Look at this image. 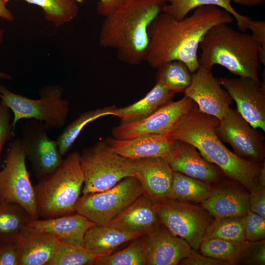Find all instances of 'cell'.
Here are the masks:
<instances>
[{
  "instance_id": "1",
  "label": "cell",
  "mask_w": 265,
  "mask_h": 265,
  "mask_svg": "<svg viewBox=\"0 0 265 265\" xmlns=\"http://www.w3.org/2000/svg\"><path fill=\"white\" fill-rule=\"evenodd\" d=\"M234 20L223 8L211 5L194 9L192 14L181 20L162 12L148 27L146 61L156 69L169 61H181L193 73L200 67L198 50L205 33L216 25L229 24Z\"/></svg>"
},
{
  "instance_id": "2",
  "label": "cell",
  "mask_w": 265,
  "mask_h": 265,
  "mask_svg": "<svg viewBox=\"0 0 265 265\" xmlns=\"http://www.w3.org/2000/svg\"><path fill=\"white\" fill-rule=\"evenodd\" d=\"M166 3L164 0H126L105 16L99 31L101 47L116 50L121 61L131 65L146 61L148 27Z\"/></svg>"
},
{
  "instance_id": "3",
  "label": "cell",
  "mask_w": 265,
  "mask_h": 265,
  "mask_svg": "<svg viewBox=\"0 0 265 265\" xmlns=\"http://www.w3.org/2000/svg\"><path fill=\"white\" fill-rule=\"evenodd\" d=\"M218 121L201 111L197 106L168 135L194 146L204 159L250 191L258 185L257 178L263 162L243 159L228 149L216 132Z\"/></svg>"
},
{
  "instance_id": "4",
  "label": "cell",
  "mask_w": 265,
  "mask_h": 265,
  "mask_svg": "<svg viewBox=\"0 0 265 265\" xmlns=\"http://www.w3.org/2000/svg\"><path fill=\"white\" fill-rule=\"evenodd\" d=\"M199 48L200 66L212 70L214 65H219L235 75L261 83V49L251 34L235 29L226 23L218 24L205 33Z\"/></svg>"
},
{
  "instance_id": "5",
  "label": "cell",
  "mask_w": 265,
  "mask_h": 265,
  "mask_svg": "<svg viewBox=\"0 0 265 265\" xmlns=\"http://www.w3.org/2000/svg\"><path fill=\"white\" fill-rule=\"evenodd\" d=\"M84 182L80 153L75 151L33 186L39 217L52 218L76 212Z\"/></svg>"
},
{
  "instance_id": "6",
  "label": "cell",
  "mask_w": 265,
  "mask_h": 265,
  "mask_svg": "<svg viewBox=\"0 0 265 265\" xmlns=\"http://www.w3.org/2000/svg\"><path fill=\"white\" fill-rule=\"evenodd\" d=\"M63 88L59 85L43 87L40 97L31 99L15 94L0 85L1 102L12 111V125L14 129L22 119L43 122L48 130L58 129L65 125L69 111V102L62 98Z\"/></svg>"
},
{
  "instance_id": "7",
  "label": "cell",
  "mask_w": 265,
  "mask_h": 265,
  "mask_svg": "<svg viewBox=\"0 0 265 265\" xmlns=\"http://www.w3.org/2000/svg\"><path fill=\"white\" fill-rule=\"evenodd\" d=\"M80 160L84 176L83 194L106 190L134 177L132 160L112 151L106 140L84 148Z\"/></svg>"
},
{
  "instance_id": "8",
  "label": "cell",
  "mask_w": 265,
  "mask_h": 265,
  "mask_svg": "<svg viewBox=\"0 0 265 265\" xmlns=\"http://www.w3.org/2000/svg\"><path fill=\"white\" fill-rule=\"evenodd\" d=\"M143 194L138 180L128 177L106 190L83 194L77 202L76 212L96 225H106Z\"/></svg>"
},
{
  "instance_id": "9",
  "label": "cell",
  "mask_w": 265,
  "mask_h": 265,
  "mask_svg": "<svg viewBox=\"0 0 265 265\" xmlns=\"http://www.w3.org/2000/svg\"><path fill=\"white\" fill-rule=\"evenodd\" d=\"M159 221L172 233L185 239L192 248L199 249L212 221L202 206L169 199L153 203Z\"/></svg>"
},
{
  "instance_id": "10",
  "label": "cell",
  "mask_w": 265,
  "mask_h": 265,
  "mask_svg": "<svg viewBox=\"0 0 265 265\" xmlns=\"http://www.w3.org/2000/svg\"><path fill=\"white\" fill-rule=\"evenodd\" d=\"M21 139L9 146L2 169L0 170V200L21 206L31 219L39 218L33 186L26 164Z\"/></svg>"
},
{
  "instance_id": "11",
  "label": "cell",
  "mask_w": 265,
  "mask_h": 265,
  "mask_svg": "<svg viewBox=\"0 0 265 265\" xmlns=\"http://www.w3.org/2000/svg\"><path fill=\"white\" fill-rule=\"evenodd\" d=\"M197 106L191 99L185 95L178 101H169L142 120L120 124L112 128V133L114 138L119 139L148 134L168 135Z\"/></svg>"
},
{
  "instance_id": "12",
  "label": "cell",
  "mask_w": 265,
  "mask_h": 265,
  "mask_svg": "<svg viewBox=\"0 0 265 265\" xmlns=\"http://www.w3.org/2000/svg\"><path fill=\"white\" fill-rule=\"evenodd\" d=\"M215 131L220 140L228 143L239 157L258 163L264 161V135L253 128L237 109L229 107L218 121Z\"/></svg>"
},
{
  "instance_id": "13",
  "label": "cell",
  "mask_w": 265,
  "mask_h": 265,
  "mask_svg": "<svg viewBox=\"0 0 265 265\" xmlns=\"http://www.w3.org/2000/svg\"><path fill=\"white\" fill-rule=\"evenodd\" d=\"M21 140L26 158L39 180L55 169L63 159L56 140L51 139L43 122L30 119L21 126Z\"/></svg>"
},
{
  "instance_id": "14",
  "label": "cell",
  "mask_w": 265,
  "mask_h": 265,
  "mask_svg": "<svg viewBox=\"0 0 265 265\" xmlns=\"http://www.w3.org/2000/svg\"><path fill=\"white\" fill-rule=\"evenodd\" d=\"M219 81L232 100L237 110L254 129L265 132V84L251 79L219 77Z\"/></svg>"
},
{
  "instance_id": "15",
  "label": "cell",
  "mask_w": 265,
  "mask_h": 265,
  "mask_svg": "<svg viewBox=\"0 0 265 265\" xmlns=\"http://www.w3.org/2000/svg\"><path fill=\"white\" fill-rule=\"evenodd\" d=\"M184 93L196 104L201 111L219 120L233 103L228 93L212 70L201 66L192 73L191 83Z\"/></svg>"
},
{
  "instance_id": "16",
  "label": "cell",
  "mask_w": 265,
  "mask_h": 265,
  "mask_svg": "<svg viewBox=\"0 0 265 265\" xmlns=\"http://www.w3.org/2000/svg\"><path fill=\"white\" fill-rule=\"evenodd\" d=\"M146 265H176L192 250L188 243L172 233L160 221L145 235Z\"/></svg>"
},
{
  "instance_id": "17",
  "label": "cell",
  "mask_w": 265,
  "mask_h": 265,
  "mask_svg": "<svg viewBox=\"0 0 265 265\" xmlns=\"http://www.w3.org/2000/svg\"><path fill=\"white\" fill-rule=\"evenodd\" d=\"M174 172L206 182L220 180L223 172L215 165L207 161L192 145L176 141L167 156L163 159Z\"/></svg>"
},
{
  "instance_id": "18",
  "label": "cell",
  "mask_w": 265,
  "mask_h": 265,
  "mask_svg": "<svg viewBox=\"0 0 265 265\" xmlns=\"http://www.w3.org/2000/svg\"><path fill=\"white\" fill-rule=\"evenodd\" d=\"M134 177L153 203L167 199L174 171L168 163L160 158L132 160Z\"/></svg>"
},
{
  "instance_id": "19",
  "label": "cell",
  "mask_w": 265,
  "mask_h": 265,
  "mask_svg": "<svg viewBox=\"0 0 265 265\" xmlns=\"http://www.w3.org/2000/svg\"><path fill=\"white\" fill-rule=\"evenodd\" d=\"M114 152L130 160L166 157L176 140L163 134H144L127 139H106Z\"/></svg>"
},
{
  "instance_id": "20",
  "label": "cell",
  "mask_w": 265,
  "mask_h": 265,
  "mask_svg": "<svg viewBox=\"0 0 265 265\" xmlns=\"http://www.w3.org/2000/svg\"><path fill=\"white\" fill-rule=\"evenodd\" d=\"M14 241L19 265H46L53 255L59 240L51 234L39 232L26 225Z\"/></svg>"
},
{
  "instance_id": "21",
  "label": "cell",
  "mask_w": 265,
  "mask_h": 265,
  "mask_svg": "<svg viewBox=\"0 0 265 265\" xmlns=\"http://www.w3.org/2000/svg\"><path fill=\"white\" fill-rule=\"evenodd\" d=\"M95 224L77 212L52 218L30 219L26 223L27 226L51 234L59 240L83 246L86 231Z\"/></svg>"
},
{
  "instance_id": "22",
  "label": "cell",
  "mask_w": 265,
  "mask_h": 265,
  "mask_svg": "<svg viewBox=\"0 0 265 265\" xmlns=\"http://www.w3.org/2000/svg\"><path fill=\"white\" fill-rule=\"evenodd\" d=\"M159 222L153 209V202L143 194L106 225L128 232L147 235L156 228Z\"/></svg>"
},
{
  "instance_id": "23",
  "label": "cell",
  "mask_w": 265,
  "mask_h": 265,
  "mask_svg": "<svg viewBox=\"0 0 265 265\" xmlns=\"http://www.w3.org/2000/svg\"><path fill=\"white\" fill-rule=\"evenodd\" d=\"M250 194L232 187L214 189L201 206L215 218L243 216L250 211Z\"/></svg>"
},
{
  "instance_id": "24",
  "label": "cell",
  "mask_w": 265,
  "mask_h": 265,
  "mask_svg": "<svg viewBox=\"0 0 265 265\" xmlns=\"http://www.w3.org/2000/svg\"><path fill=\"white\" fill-rule=\"evenodd\" d=\"M141 233L124 231L109 225L95 224L86 232L84 247L94 255L105 256L113 253L123 244L140 238Z\"/></svg>"
},
{
  "instance_id": "25",
  "label": "cell",
  "mask_w": 265,
  "mask_h": 265,
  "mask_svg": "<svg viewBox=\"0 0 265 265\" xmlns=\"http://www.w3.org/2000/svg\"><path fill=\"white\" fill-rule=\"evenodd\" d=\"M176 93L161 83L156 82L153 88L141 100L127 106L115 110L120 124H127L142 120L171 101Z\"/></svg>"
},
{
  "instance_id": "26",
  "label": "cell",
  "mask_w": 265,
  "mask_h": 265,
  "mask_svg": "<svg viewBox=\"0 0 265 265\" xmlns=\"http://www.w3.org/2000/svg\"><path fill=\"white\" fill-rule=\"evenodd\" d=\"M168 4L164 6L163 12L166 13L177 20H181L194 9L204 5L220 7L231 14L237 22L238 30L246 32L251 18L237 12L232 6L230 0H164Z\"/></svg>"
},
{
  "instance_id": "27",
  "label": "cell",
  "mask_w": 265,
  "mask_h": 265,
  "mask_svg": "<svg viewBox=\"0 0 265 265\" xmlns=\"http://www.w3.org/2000/svg\"><path fill=\"white\" fill-rule=\"evenodd\" d=\"M213 190L208 183L174 172L167 199L201 203L211 196Z\"/></svg>"
},
{
  "instance_id": "28",
  "label": "cell",
  "mask_w": 265,
  "mask_h": 265,
  "mask_svg": "<svg viewBox=\"0 0 265 265\" xmlns=\"http://www.w3.org/2000/svg\"><path fill=\"white\" fill-rule=\"evenodd\" d=\"M7 3L11 0H3ZM40 7L45 19L56 27L76 19L79 11V4L82 0H22Z\"/></svg>"
},
{
  "instance_id": "29",
  "label": "cell",
  "mask_w": 265,
  "mask_h": 265,
  "mask_svg": "<svg viewBox=\"0 0 265 265\" xmlns=\"http://www.w3.org/2000/svg\"><path fill=\"white\" fill-rule=\"evenodd\" d=\"M116 108L115 106H106L80 114L64 129L56 139L60 154L63 156L71 149L75 141L87 124L105 116H114Z\"/></svg>"
},
{
  "instance_id": "30",
  "label": "cell",
  "mask_w": 265,
  "mask_h": 265,
  "mask_svg": "<svg viewBox=\"0 0 265 265\" xmlns=\"http://www.w3.org/2000/svg\"><path fill=\"white\" fill-rule=\"evenodd\" d=\"M30 219L28 212L20 205L0 200V241L14 240Z\"/></svg>"
},
{
  "instance_id": "31",
  "label": "cell",
  "mask_w": 265,
  "mask_h": 265,
  "mask_svg": "<svg viewBox=\"0 0 265 265\" xmlns=\"http://www.w3.org/2000/svg\"><path fill=\"white\" fill-rule=\"evenodd\" d=\"M248 241L238 242L219 238L204 240L199 249L202 254L234 265L245 259Z\"/></svg>"
},
{
  "instance_id": "32",
  "label": "cell",
  "mask_w": 265,
  "mask_h": 265,
  "mask_svg": "<svg viewBox=\"0 0 265 265\" xmlns=\"http://www.w3.org/2000/svg\"><path fill=\"white\" fill-rule=\"evenodd\" d=\"M157 69L156 82L161 83L175 93L184 92L191 83L192 73L181 61L166 62Z\"/></svg>"
},
{
  "instance_id": "33",
  "label": "cell",
  "mask_w": 265,
  "mask_h": 265,
  "mask_svg": "<svg viewBox=\"0 0 265 265\" xmlns=\"http://www.w3.org/2000/svg\"><path fill=\"white\" fill-rule=\"evenodd\" d=\"M122 250L96 257L95 265H146L145 235Z\"/></svg>"
},
{
  "instance_id": "34",
  "label": "cell",
  "mask_w": 265,
  "mask_h": 265,
  "mask_svg": "<svg viewBox=\"0 0 265 265\" xmlns=\"http://www.w3.org/2000/svg\"><path fill=\"white\" fill-rule=\"evenodd\" d=\"M210 238L238 242L246 241L244 235V216L215 218L205 236V239Z\"/></svg>"
},
{
  "instance_id": "35",
  "label": "cell",
  "mask_w": 265,
  "mask_h": 265,
  "mask_svg": "<svg viewBox=\"0 0 265 265\" xmlns=\"http://www.w3.org/2000/svg\"><path fill=\"white\" fill-rule=\"evenodd\" d=\"M96 257L84 246L59 240L53 255L46 265H93Z\"/></svg>"
},
{
  "instance_id": "36",
  "label": "cell",
  "mask_w": 265,
  "mask_h": 265,
  "mask_svg": "<svg viewBox=\"0 0 265 265\" xmlns=\"http://www.w3.org/2000/svg\"><path fill=\"white\" fill-rule=\"evenodd\" d=\"M244 230L245 240L256 242L265 238V218L249 211L244 216Z\"/></svg>"
},
{
  "instance_id": "37",
  "label": "cell",
  "mask_w": 265,
  "mask_h": 265,
  "mask_svg": "<svg viewBox=\"0 0 265 265\" xmlns=\"http://www.w3.org/2000/svg\"><path fill=\"white\" fill-rule=\"evenodd\" d=\"M9 108L0 102V156L4 144L14 135Z\"/></svg>"
},
{
  "instance_id": "38",
  "label": "cell",
  "mask_w": 265,
  "mask_h": 265,
  "mask_svg": "<svg viewBox=\"0 0 265 265\" xmlns=\"http://www.w3.org/2000/svg\"><path fill=\"white\" fill-rule=\"evenodd\" d=\"M245 259L250 264L264 265L265 264V240L256 242L248 241Z\"/></svg>"
},
{
  "instance_id": "39",
  "label": "cell",
  "mask_w": 265,
  "mask_h": 265,
  "mask_svg": "<svg viewBox=\"0 0 265 265\" xmlns=\"http://www.w3.org/2000/svg\"><path fill=\"white\" fill-rule=\"evenodd\" d=\"M0 265H19V254L14 240L0 241Z\"/></svg>"
},
{
  "instance_id": "40",
  "label": "cell",
  "mask_w": 265,
  "mask_h": 265,
  "mask_svg": "<svg viewBox=\"0 0 265 265\" xmlns=\"http://www.w3.org/2000/svg\"><path fill=\"white\" fill-rule=\"evenodd\" d=\"M250 192V210L265 218V187L257 185Z\"/></svg>"
},
{
  "instance_id": "41",
  "label": "cell",
  "mask_w": 265,
  "mask_h": 265,
  "mask_svg": "<svg viewBox=\"0 0 265 265\" xmlns=\"http://www.w3.org/2000/svg\"><path fill=\"white\" fill-rule=\"evenodd\" d=\"M248 29L255 37L261 47V52L259 56L261 63L265 65V21L251 19L248 24Z\"/></svg>"
},
{
  "instance_id": "42",
  "label": "cell",
  "mask_w": 265,
  "mask_h": 265,
  "mask_svg": "<svg viewBox=\"0 0 265 265\" xmlns=\"http://www.w3.org/2000/svg\"><path fill=\"white\" fill-rule=\"evenodd\" d=\"M183 265H229L230 264L221 260L201 255L192 249L191 253L179 263Z\"/></svg>"
},
{
  "instance_id": "43",
  "label": "cell",
  "mask_w": 265,
  "mask_h": 265,
  "mask_svg": "<svg viewBox=\"0 0 265 265\" xmlns=\"http://www.w3.org/2000/svg\"><path fill=\"white\" fill-rule=\"evenodd\" d=\"M126 0H99L97 3L98 13L104 17L106 16L116 9Z\"/></svg>"
},
{
  "instance_id": "44",
  "label": "cell",
  "mask_w": 265,
  "mask_h": 265,
  "mask_svg": "<svg viewBox=\"0 0 265 265\" xmlns=\"http://www.w3.org/2000/svg\"><path fill=\"white\" fill-rule=\"evenodd\" d=\"M6 4L3 0H0V18L8 21H12L14 19V16L7 7Z\"/></svg>"
},
{
  "instance_id": "45",
  "label": "cell",
  "mask_w": 265,
  "mask_h": 265,
  "mask_svg": "<svg viewBox=\"0 0 265 265\" xmlns=\"http://www.w3.org/2000/svg\"><path fill=\"white\" fill-rule=\"evenodd\" d=\"M238 4L247 7H252L264 3L265 0H230Z\"/></svg>"
},
{
  "instance_id": "46",
  "label": "cell",
  "mask_w": 265,
  "mask_h": 265,
  "mask_svg": "<svg viewBox=\"0 0 265 265\" xmlns=\"http://www.w3.org/2000/svg\"><path fill=\"white\" fill-rule=\"evenodd\" d=\"M258 186L265 187V162L263 163L257 178Z\"/></svg>"
},
{
  "instance_id": "47",
  "label": "cell",
  "mask_w": 265,
  "mask_h": 265,
  "mask_svg": "<svg viewBox=\"0 0 265 265\" xmlns=\"http://www.w3.org/2000/svg\"><path fill=\"white\" fill-rule=\"evenodd\" d=\"M0 78L5 79H11V77L8 74L0 72Z\"/></svg>"
},
{
  "instance_id": "48",
  "label": "cell",
  "mask_w": 265,
  "mask_h": 265,
  "mask_svg": "<svg viewBox=\"0 0 265 265\" xmlns=\"http://www.w3.org/2000/svg\"><path fill=\"white\" fill-rule=\"evenodd\" d=\"M3 34L4 30L0 28V45L2 40Z\"/></svg>"
}]
</instances>
